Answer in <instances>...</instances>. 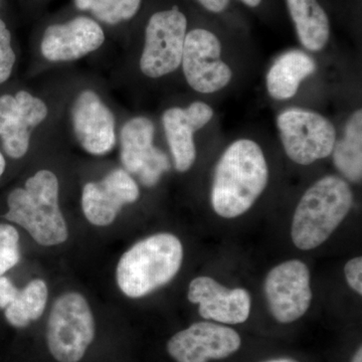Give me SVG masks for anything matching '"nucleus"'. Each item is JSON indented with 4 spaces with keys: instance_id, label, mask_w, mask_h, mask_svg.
Listing matches in <instances>:
<instances>
[{
    "instance_id": "1",
    "label": "nucleus",
    "mask_w": 362,
    "mask_h": 362,
    "mask_svg": "<svg viewBox=\"0 0 362 362\" xmlns=\"http://www.w3.org/2000/svg\"><path fill=\"white\" fill-rule=\"evenodd\" d=\"M269 169L258 143L240 139L223 152L214 171L211 202L225 218L247 213L268 185Z\"/></svg>"
},
{
    "instance_id": "2",
    "label": "nucleus",
    "mask_w": 362,
    "mask_h": 362,
    "mask_svg": "<svg viewBox=\"0 0 362 362\" xmlns=\"http://www.w3.org/2000/svg\"><path fill=\"white\" fill-rule=\"evenodd\" d=\"M59 180L47 169L26 180L25 187L14 188L7 197L4 220L25 228L40 246L63 244L68 226L59 204Z\"/></svg>"
},
{
    "instance_id": "3",
    "label": "nucleus",
    "mask_w": 362,
    "mask_h": 362,
    "mask_svg": "<svg viewBox=\"0 0 362 362\" xmlns=\"http://www.w3.org/2000/svg\"><path fill=\"white\" fill-rule=\"evenodd\" d=\"M182 259V244L175 235H150L124 252L116 269L117 284L127 297L146 296L177 275Z\"/></svg>"
},
{
    "instance_id": "4",
    "label": "nucleus",
    "mask_w": 362,
    "mask_h": 362,
    "mask_svg": "<svg viewBox=\"0 0 362 362\" xmlns=\"http://www.w3.org/2000/svg\"><path fill=\"white\" fill-rule=\"evenodd\" d=\"M354 194L337 175L324 176L306 190L293 216L291 237L300 250H313L329 239L349 214Z\"/></svg>"
},
{
    "instance_id": "5",
    "label": "nucleus",
    "mask_w": 362,
    "mask_h": 362,
    "mask_svg": "<svg viewBox=\"0 0 362 362\" xmlns=\"http://www.w3.org/2000/svg\"><path fill=\"white\" fill-rule=\"evenodd\" d=\"M189 18L177 2L156 7L145 20L140 69L147 77H164L181 65Z\"/></svg>"
},
{
    "instance_id": "6",
    "label": "nucleus",
    "mask_w": 362,
    "mask_h": 362,
    "mask_svg": "<svg viewBox=\"0 0 362 362\" xmlns=\"http://www.w3.org/2000/svg\"><path fill=\"white\" fill-rule=\"evenodd\" d=\"M95 319L82 294L69 292L52 305L47 325V349L59 362H78L95 338Z\"/></svg>"
},
{
    "instance_id": "7",
    "label": "nucleus",
    "mask_w": 362,
    "mask_h": 362,
    "mask_svg": "<svg viewBox=\"0 0 362 362\" xmlns=\"http://www.w3.org/2000/svg\"><path fill=\"white\" fill-rule=\"evenodd\" d=\"M277 125L286 154L300 165H310L332 153L337 130L321 114L287 109L278 116Z\"/></svg>"
},
{
    "instance_id": "8",
    "label": "nucleus",
    "mask_w": 362,
    "mask_h": 362,
    "mask_svg": "<svg viewBox=\"0 0 362 362\" xmlns=\"http://www.w3.org/2000/svg\"><path fill=\"white\" fill-rule=\"evenodd\" d=\"M221 52L220 37L214 30L206 26L188 28L181 65L192 89L213 94L230 82L232 70L221 59Z\"/></svg>"
},
{
    "instance_id": "9",
    "label": "nucleus",
    "mask_w": 362,
    "mask_h": 362,
    "mask_svg": "<svg viewBox=\"0 0 362 362\" xmlns=\"http://www.w3.org/2000/svg\"><path fill=\"white\" fill-rule=\"evenodd\" d=\"M265 294L272 315L278 322H294L310 307V272L299 259L272 269L265 281Z\"/></svg>"
},
{
    "instance_id": "10",
    "label": "nucleus",
    "mask_w": 362,
    "mask_h": 362,
    "mask_svg": "<svg viewBox=\"0 0 362 362\" xmlns=\"http://www.w3.org/2000/svg\"><path fill=\"white\" fill-rule=\"evenodd\" d=\"M105 40L106 33L103 26L82 13L45 26L40 49L47 61L71 62L97 51Z\"/></svg>"
},
{
    "instance_id": "11",
    "label": "nucleus",
    "mask_w": 362,
    "mask_h": 362,
    "mask_svg": "<svg viewBox=\"0 0 362 362\" xmlns=\"http://www.w3.org/2000/svg\"><path fill=\"white\" fill-rule=\"evenodd\" d=\"M47 113L45 102L26 90L0 97V138L7 156L20 159L28 153L32 131Z\"/></svg>"
},
{
    "instance_id": "12",
    "label": "nucleus",
    "mask_w": 362,
    "mask_h": 362,
    "mask_svg": "<svg viewBox=\"0 0 362 362\" xmlns=\"http://www.w3.org/2000/svg\"><path fill=\"white\" fill-rule=\"evenodd\" d=\"M237 331L220 324L197 322L169 339L168 351L176 362H209L226 358L240 349Z\"/></svg>"
},
{
    "instance_id": "13",
    "label": "nucleus",
    "mask_w": 362,
    "mask_h": 362,
    "mask_svg": "<svg viewBox=\"0 0 362 362\" xmlns=\"http://www.w3.org/2000/svg\"><path fill=\"white\" fill-rule=\"evenodd\" d=\"M139 195V187L129 173L124 169H116L103 180L85 185L83 213L92 225L109 226L116 220L123 206L134 204Z\"/></svg>"
},
{
    "instance_id": "14",
    "label": "nucleus",
    "mask_w": 362,
    "mask_h": 362,
    "mask_svg": "<svg viewBox=\"0 0 362 362\" xmlns=\"http://www.w3.org/2000/svg\"><path fill=\"white\" fill-rule=\"evenodd\" d=\"M71 122L78 143L88 153L105 156L115 146V118L94 90L78 94L71 108Z\"/></svg>"
},
{
    "instance_id": "15",
    "label": "nucleus",
    "mask_w": 362,
    "mask_h": 362,
    "mask_svg": "<svg viewBox=\"0 0 362 362\" xmlns=\"http://www.w3.org/2000/svg\"><path fill=\"white\" fill-rule=\"evenodd\" d=\"M187 298L199 305V315L206 320L240 324L246 322L251 313L252 299L246 289H228L206 276L190 282Z\"/></svg>"
},
{
    "instance_id": "16",
    "label": "nucleus",
    "mask_w": 362,
    "mask_h": 362,
    "mask_svg": "<svg viewBox=\"0 0 362 362\" xmlns=\"http://www.w3.org/2000/svg\"><path fill=\"white\" fill-rule=\"evenodd\" d=\"M213 116V109L204 102H194L187 108L173 107L164 112L162 123L176 170L185 173L194 165L197 159L194 134Z\"/></svg>"
},
{
    "instance_id": "17",
    "label": "nucleus",
    "mask_w": 362,
    "mask_h": 362,
    "mask_svg": "<svg viewBox=\"0 0 362 362\" xmlns=\"http://www.w3.org/2000/svg\"><path fill=\"white\" fill-rule=\"evenodd\" d=\"M300 44L311 52L323 49L329 42V16L320 0H285Z\"/></svg>"
},
{
    "instance_id": "18",
    "label": "nucleus",
    "mask_w": 362,
    "mask_h": 362,
    "mask_svg": "<svg viewBox=\"0 0 362 362\" xmlns=\"http://www.w3.org/2000/svg\"><path fill=\"white\" fill-rule=\"evenodd\" d=\"M315 70V61L306 52L299 49L285 52L267 74L269 95L279 101L294 97L304 78Z\"/></svg>"
},
{
    "instance_id": "19",
    "label": "nucleus",
    "mask_w": 362,
    "mask_h": 362,
    "mask_svg": "<svg viewBox=\"0 0 362 362\" xmlns=\"http://www.w3.org/2000/svg\"><path fill=\"white\" fill-rule=\"evenodd\" d=\"M154 125L146 117H135L121 130V161L128 173L138 175L157 147L153 145Z\"/></svg>"
},
{
    "instance_id": "20",
    "label": "nucleus",
    "mask_w": 362,
    "mask_h": 362,
    "mask_svg": "<svg viewBox=\"0 0 362 362\" xmlns=\"http://www.w3.org/2000/svg\"><path fill=\"white\" fill-rule=\"evenodd\" d=\"M333 162L339 173L352 182L362 178V111L354 112L345 126L344 137L335 142Z\"/></svg>"
},
{
    "instance_id": "21",
    "label": "nucleus",
    "mask_w": 362,
    "mask_h": 362,
    "mask_svg": "<svg viewBox=\"0 0 362 362\" xmlns=\"http://www.w3.org/2000/svg\"><path fill=\"white\" fill-rule=\"evenodd\" d=\"M49 290L44 280L35 279L18 291L13 303L4 309L7 322L16 328H25L44 314Z\"/></svg>"
},
{
    "instance_id": "22",
    "label": "nucleus",
    "mask_w": 362,
    "mask_h": 362,
    "mask_svg": "<svg viewBox=\"0 0 362 362\" xmlns=\"http://www.w3.org/2000/svg\"><path fill=\"white\" fill-rule=\"evenodd\" d=\"M80 13L94 18L102 26H119L134 20L144 0H73Z\"/></svg>"
},
{
    "instance_id": "23",
    "label": "nucleus",
    "mask_w": 362,
    "mask_h": 362,
    "mask_svg": "<svg viewBox=\"0 0 362 362\" xmlns=\"http://www.w3.org/2000/svg\"><path fill=\"white\" fill-rule=\"evenodd\" d=\"M20 261V233L11 223H0V277Z\"/></svg>"
},
{
    "instance_id": "24",
    "label": "nucleus",
    "mask_w": 362,
    "mask_h": 362,
    "mask_svg": "<svg viewBox=\"0 0 362 362\" xmlns=\"http://www.w3.org/2000/svg\"><path fill=\"white\" fill-rule=\"evenodd\" d=\"M16 59L11 28L0 16V85L11 78Z\"/></svg>"
},
{
    "instance_id": "25",
    "label": "nucleus",
    "mask_w": 362,
    "mask_h": 362,
    "mask_svg": "<svg viewBox=\"0 0 362 362\" xmlns=\"http://www.w3.org/2000/svg\"><path fill=\"white\" fill-rule=\"evenodd\" d=\"M169 168H170V164H169L168 156L160 149L156 148L137 175L139 176L143 185L149 187H153L160 180L162 175L168 170Z\"/></svg>"
},
{
    "instance_id": "26",
    "label": "nucleus",
    "mask_w": 362,
    "mask_h": 362,
    "mask_svg": "<svg viewBox=\"0 0 362 362\" xmlns=\"http://www.w3.org/2000/svg\"><path fill=\"white\" fill-rule=\"evenodd\" d=\"M345 278L349 287L359 295L362 294V259L357 257L347 262L344 267Z\"/></svg>"
},
{
    "instance_id": "27",
    "label": "nucleus",
    "mask_w": 362,
    "mask_h": 362,
    "mask_svg": "<svg viewBox=\"0 0 362 362\" xmlns=\"http://www.w3.org/2000/svg\"><path fill=\"white\" fill-rule=\"evenodd\" d=\"M20 289L16 287L13 281L6 275L0 277V310H4L6 307L13 303L18 296Z\"/></svg>"
},
{
    "instance_id": "28",
    "label": "nucleus",
    "mask_w": 362,
    "mask_h": 362,
    "mask_svg": "<svg viewBox=\"0 0 362 362\" xmlns=\"http://www.w3.org/2000/svg\"><path fill=\"white\" fill-rule=\"evenodd\" d=\"M206 13L213 16H223L230 11L233 0H194Z\"/></svg>"
},
{
    "instance_id": "29",
    "label": "nucleus",
    "mask_w": 362,
    "mask_h": 362,
    "mask_svg": "<svg viewBox=\"0 0 362 362\" xmlns=\"http://www.w3.org/2000/svg\"><path fill=\"white\" fill-rule=\"evenodd\" d=\"M239 1L251 9L261 8L265 4V0H239Z\"/></svg>"
},
{
    "instance_id": "30",
    "label": "nucleus",
    "mask_w": 362,
    "mask_h": 362,
    "mask_svg": "<svg viewBox=\"0 0 362 362\" xmlns=\"http://www.w3.org/2000/svg\"><path fill=\"white\" fill-rule=\"evenodd\" d=\"M6 158H4V154L0 151V177H1L2 175H4V171H6Z\"/></svg>"
},
{
    "instance_id": "31",
    "label": "nucleus",
    "mask_w": 362,
    "mask_h": 362,
    "mask_svg": "<svg viewBox=\"0 0 362 362\" xmlns=\"http://www.w3.org/2000/svg\"><path fill=\"white\" fill-rule=\"evenodd\" d=\"M351 362H362V349L359 347V349L357 350L356 354H354V358H352Z\"/></svg>"
},
{
    "instance_id": "32",
    "label": "nucleus",
    "mask_w": 362,
    "mask_h": 362,
    "mask_svg": "<svg viewBox=\"0 0 362 362\" xmlns=\"http://www.w3.org/2000/svg\"><path fill=\"white\" fill-rule=\"evenodd\" d=\"M266 362H297L296 361H293V359L289 358H279V359H273V361H269Z\"/></svg>"
},
{
    "instance_id": "33",
    "label": "nucleus",
    "mask_w": 362,
    "mask_h": 362,
    "mask_svg": "<svg viewBox=\"0 0 362 362\" xmlns=\"http://www.w3.org/2000/svg\"><path fill=\"white\" fill-rule=\"evenodd\" d=\"M2 0H0V6H1Z\"/></svg>"
}]
</instances>
